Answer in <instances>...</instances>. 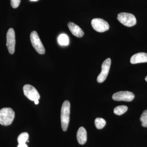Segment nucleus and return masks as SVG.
<instances>
[{
	"label": "nucleus",
	"mask_w": 147,
	"mask_h": 147,
	"mask_svg": "<svg viewBox=\"0 0 147 147\" xmlns=\"http://www.w3.org/2000/svg\"><path fill=\"white\" fill-rule=\"evenodd\" d=\"M21 0H11V5L13 8H16L20 5Z\"/></svg>",
	"instance_id": "obj_18"
},
{
	"label": "nucleus",
	"mask_w": 147,
	"mask_h": 147,
	"mask_svg": "<svg viewBox=\"0 0 147 147\" xmlns=\"http://www.w3.org/2000/svg\"><path fill=\"white\" fill-rule=\"evenodd\" d=\"M17 147H28V146L26 144H18Z\"/></svg>",
	"instance_id": "obj_19"
},
{
	"label": "nucleus",
	"mask_w": 147,
	"mask_h": 147,
	"mask_svg": "<svg viewBox=\"0 0 147 147\" xmlns=\"http://www.w3.org/2000/svg\"><path fill=\"white\" fill-rule=\"evenodd\" d=\"M70 113V104L68 100L64 101L61 109V123L64 131H66L69 121Z\"/></svg>",
	"instance_id": "obj_1"
},
{
	"label": "nucleus",
	"mask_w": 147,
	"mask_h": 147,
	"mask_svg": "<svg viewBox=\"0 0 147 147\" xmlns=\"http://www.w3.org/2000/svg\"><path fill=\"white\" fill-rule=\"evenodd\" d=\"M111 60L110 58H108L104 61L101 66V72L98 76L97 81L98 83H101L105 81L107 78L110 70Z\"/></svg>",
	"instance_id": "obj_9"
},
{
	"label": "nucleus",
	"mask_w": 147,
	"mask_h": 147,
	"mask_svg": "<svg viewBox=\"0 0 147 147\" xmlns=\"http://www.w3.org/2000/svg\"><path fill=\"white\" fill-rule=\"evenodd\" d=\"M67 26L71 34L74 36L78 38L82 37L84 36V32L76 24L73 22H69L67 24Z\"/></svg>",
	"instance_id": "obj_10"
},
{
	"label": "nucleus",
	"mask_w": 147,
	"mask_h": 147,
	"mask_svg": "<svg viewBox=\"0 0 147 147\" xmlns=\"http://www.w3.org/2000/svg\"><path fill=\"white\" fill-rule=\"evenodd\" d=\"M147 62V54L145 53H139L134 54L130 59L131 64H137Z\"/></svg>",
	"instance_id": "obj_11"
},
{
	"label": "nucleus",
	"mask_w": 147,
	"mask_h": 147,
	"mask_svg": "<svg viewBox=\"0 0 147 147\" xmlns=\"http://www.w3.org/2000/svg\"><path fill=\"white\" fill-rule=\"evenodd\" d=\"M76 137L78 143L80 144H84L87 140V133L86 129L83 127H80L77 131Z\"/></svg>",
	"instance_id": "obj_12"
},
{
	"label": "nucleus",
	"mask_w": 147,
	"mask_h": 147,
	"mask_svg": "<svg viewBox=\"0 0 147 147\" xmlns=\"http://www.w3.org/2000/svg\"><path fill=\"white\" fill-rule=\"evenodd\" d=\"M7 43L9 52L10 54H13L15 51L16 40L14 30L12 28L9 29L7 33Z\"/></svg>",
	"instance_id": "obj_7"
},
{
	"label": "nucleus",
	"mask_w": 147,
	"mask_h": 147,
	"mask_svg": "<svg viewBox=\"0 0 147 147\" xmlns=\"http://www.w3.org/2000/svg\"><path fill=\"white\" fill-rule=\"evenodd\" d=\"M31 42L33 47L38 53L43 55L45 53V49L36 32L34 31L30 34Z\"/></svg>",
	"instance_id": "obj_4"
},
{
	"label": "nucleus",
	"mask_w": 147,
	"mask_h": 147,
	"mask_svg": "<svg viewBox=\"0 0 147 147\" xmlns=\"http://www.w3.org/2000/svg\"><path fill=\"white\" fill-rule=\"evenodd\" d=\"M128 110L127 106L125 105H120L117 106L114 110V113L117 115H121L126 113Z\"/></svg>",
	"instance_id": "obj_13"
},
{
	"label": "nucleus",
	"mask_w": 147,
	"mask_h": 147,
	"mask_svg": "<svg viewBox=\"0 0 147 147\" xmlns=\"http://www.w3.org/2000/svg\"><path fill=\"white\" fill-rule=\"evenodd\" d=\"M118 20L125 26L131 27L137 24L136 17L131 13L121 12L118 14Z\"/></svg>",
	"instance_id": "obj_3"
},
{
	"label": "nucleus",
	"mask_w": 147,
	"mask_h": 147,
	"mask_svg": "<svg viewBox=\"0 0 147 147\" xmlns=\"http://www.w3.org/2000/svg\"><path fill=\"white\" fill-rule=\"evenodd\" d=\"M58 42L61 45L66 46L69 43L68 37L65 34H61L58 37Z\"/></svg>",
	"instance_id": "obj_14"
},
{
	"label": "nucleus",
	"mask_w": 147,
	"mask_h": 147,
	"mask_svg": "<svg viewBox=\"0 0 147 147\" xmlns=\"http://www.w3.org/2000/svg\"><path fill=\"white\" fill-rule=\"evenodd\" d=\"M34 102L35 104H36V105H37V104H38V103H39V101H38V100H35Z\"/></svg>",
	"instance_id": "obj_20"
},
{
	"label": "nucleus",
	"mask_w": 147,
	"mask_h": 147,
	"mask_svg": "<svg viewBox=\"0 0 147 147\" xmlns=\"http://www.w3.org/2000/svg\"><path fill=\"white\" fill-rule=\"evenodd\" d=\"M91 25L95 30L99 32L106 31L110 28L108 22L102 18H94L92 20Z\"/></svg>",
	"instance_id": "obj_5"
},
{
	"label": "nucleus",
	"mask_w": 147,
	"mask_h": 147,
	"mask_svg": "<svg viewBox=\"0 0 147 147\" xmlns=\"http://www.w3.org/2000/svg\"><path fill=\"white\" fill-rule=\"evenodd\" d=\"M30 1H37L38 0H30Z\"/></svg>",
	"instance_id": "obj_22"
},
{
	"label": "nucleus",
	"mask_w": 147,
	"mask_h": 147,
	"mask_svg": "<svg viewBox=\"0 0 147 147\" xmlns=\"http://www.w3.org/2000/svg\"><path fill=\"white\" fill-rule=\"evenodd\" d=\"M29 138V134L27 132H23L18 136L17 140L19 144H26Z\"/></svg>",
	"instance_id": "obj_15"
},
{
	"label": "nucleus",
	"mask_w": 147,
	"mask_h": 147,
	"mask_svg": "<svg viewBox=\"0 0 147 147\" xmlns=\"http://www.w3.org/2000/svg\"><path fill=\"white\" fill-rule=\"evenodd\" d=\"M140 121L142 122V125L144 127H147V110H144L140 117Z\"/></svg>",
	"instance_id": "obj_17"
},
{
	"label": "nucleus",
	"mask_w": 147,
	"mask_h": 147,
	"mask_svg": "<svg viewBox=\"0 0 147 147\" xmlns=\"http://www.w3.org/2000/svg\"><path fill=\"white\" fill-rule=\"evenodd\" d=\"M23 90L24 95L30 100L34 101L39 100L40 96L36 89L32 85L26 84L24 86Z\"/></svg>",
	"instance_id": "obj_6"
},
{
	"label": "nucleus",
	"mask_w": 147,
	"mask_h": 147,
	"mask_svg": "<svg viewBox=\"0 0 147 147\" xmlns=\"http://www.w3.org/2000/svg\"><path fill=\"white\" fill-rule=\"evenodd\" d=\"M95 125L98 129H101L106 125V121L101 118H97L95 120Z\"/></svg>",
	"instance_id": "obj_16"
},
{
	"label": "nucleus",
	"mask_w": 147,
	"mask_h": 147,
	"mask_svg": "<svg viewBox=\"0 0 147 147\" xmlns=\"http://www.w3.org/2000/svg\"><path fill=\"white\" fill-rule=\"evenodd\" d=\"M145 80H146V81L147 82V76L145 78Z\"/></svg>",
	"instance_id": "obj_21"
},
{
	"label": "nucleus",
	"mask_w": 147,
	"mask_h": 147,
	"mask_svg": "<svg viewBox=\"0 0 147 147\" xmlns=\"http://www.w3.org/2000/svg\"><path fill=\"white\" fill-rule=\"evenodd\" d=\"M135 96L131 92L119 91L114 94L113 96V100L116 101H124L129 102L134 99Z\"/></svg>",
	"instance_id": "obj_8"
},
{
	"label": "nucleus",
	"mask_w": 147,
	"mask_h": 147,
	"mask_svg": "<svg viewBox=\"0 0 147 147\" xmlns=\"http://www.w3.org/2000/svg\"><path fill=\"white\" fill-rule=\"evenodd\" d=\"M15 117V113L11 108H4L0 110V124L4 126L10 125Z\"/></svg>",
	"instance_id": "obj_2"
}]
</instances>
